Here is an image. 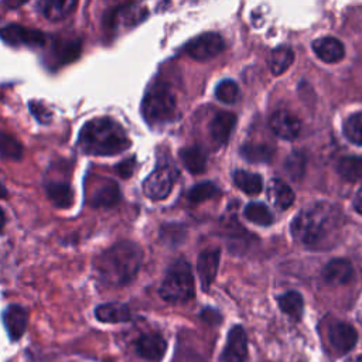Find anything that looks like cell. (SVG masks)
<instances>
[{
    "label": "cell",
    "instance_id": "obj_1",
    "mask_svg": "<svg viewBox=\"0 0 362 362\" xmlns=\"http://www.w3.org/2000/svg\"><path fill=\"white\" fill-rule=\"evenodd\" d=\"M341 214L328 202H315L303 208L291 222L293 238L310 247L322 246L339 226Z\"/></svg>",
    "mask_w": 362,
    "mask_h": 362
},
{
    "label": "cell",
    "instance_id": "obj_2",
    "mask_svg": "<svg viewBox=\"0 0 362 362\" xmlns=\"http://www.w3.org/2000/svg\"><path fill=\"white\" fill-rule=\"evenodd\" d=\"M141 259L143 252L137 243L120 240L96 257L95 270L105 284L124 286L136 277Z\"/></svg>",
    "mask_w": 362,
    "mask_h": 362
},
{
    "label": "cell",
    "instance_id": "obj_3",
    "mask_svg": "<svg viewBox=\"0 0 362 362\" xmlns=\"http://www.w3.org/2000/svg\"><path fill=\"white\" fill-rule=\"evenodd\" d=\"M81 150L92 156H113L130 146L126 130L110 117H95L86 122L78 136Z\"/></svg>",
    "mask_w": 362,
    "mask_h": 362
},
{
    "label": "cell",
    "instance_id": "obj_4",
    "mask_svg": "<svg viewBox=\"0 0 362 362\" xmlns=\"http://www.w3.org/2000/svg\"><path fill=\"white\" fill-rule=\"evenodd\" d=\"M160 296L168 303H185L194 297V277L187 260L177 259L167 270Z\"/></svg>",
    "mask_w": 362,
    "mask_h": 362
},
{
    "label": "cell",
    "instance_id": "obj_5",
    "mask_svg": "<svg viewBox=\"0 0 362 362\" xmlns=\"http://www.w3.org/2000/svg\"><path fill=\"white\" fill-rule=\"evenodd\" d=\"M175 96L171 88L163 82H154L146 92L141 102V113L144 119L153 124L170 120L175 113Z\"/></svg>",
    "mask_w": 362,
    "mask_h": 362
},
{
    "label": "cell",
    "instance_id": "obj_6",
    "mask_svg": "<svg viewBox=\"0 0 362 362\" xmlns=\"http://www.w3.org/2000/svg\"><path fill=\"white\" fill-rule=\"evenodd\" d=\"M147 14L148 10L146 7L136 3H127L110 8L105 16L103 23L110 30L129 28L143 21L147 17Z\"/></svg>",
    "mask_w": 362,
    "mask_h": 362
},
{
    "label": "cell",
    "instance_id": "obj_7",
    "mask_svg": "<svg viewBox=\"0 0 362 362\" xmlns=\"http://www.w3.org/2000/svg\"><path fill=\"white\" fill-rule=\"evenodd\" d=\"M225 48V41L223 38L216 34V33H204L199 34L198 37L189 40L185 47L184 51L197 61H206L211 59L214 57H216L218 54H221Z\"/></svg>",
    "mask_w": 362,
    "mask_h": 362
},
{
    "label": "cell",
    "instance_id": "obj_8",
    "mask_svg": "<svg viewBox=\"0 0 362 362\" xmlns=\"http://www.w3.org/2000/svg\"><path fill=\"white\" fill-rule=\"evenodd\" d=\"M175 180V171L170 165L157 167L143 182V191L150 199L158 201L168 197Z\"/></svg>",
    "mask_w": 362,
    "mask_h": 362
},
{
    "label": "cell",
    "instance_id": "obj_9",
    "mask_svg": "<svg viewBox=\"0 0 362 362\" xmlns=\"http://www.w3.org/2000/svg\"><path fill=\"white\" fill-rule=\"evenodd\" d=\"M4 42L10 45L41 47L47 42V35L40 30H31L20 24H7L0 31Z\"/></svg>",
    "mask_w": 362,
    "mask_h": 362
},
{
    "label": "cell",
    "instance_id": "obj_10",
    "mask_svg": "<svg viewBox=\"0 0 362 362\" xmlns=\"http://www.w3.org/2000/svg\"><path fill=\"white\" fill-rule=\"evenodd\" d=\"M247 356V338L246 332L240 325L230 328L226 344L222 352L225 362H245Z\"/></svg>",
    "mask_w": 362,
    "mask_h": 362
},
{
    "label": "cell",
    "instance_id": "obj_11",
    "mask_svg": "<svg viewBox=\"0 0 362 362\" xmlns=\"http://www.w3.org/2000/svg\"><path fill=\"white\" fill-rule=\"evenodd\" d=\"M270 127L277 137L284 140H293L298 136L301 123L297 116H294L288 110L280 109L272 115Z\"/></svg>",
    "mask_w": 362,
    "mask_h": 362
},
{
    "label": "cell",
    "instance_id": "obj_12",
    "mask_svg": "<svg viewBox=\"0 0 362 362\" xmlns=\"http://www.w3.org/2000/svg\"><path fill=\"white\" fill-rule=\"evenodd\" d=\"M328 338H329L332 348L338 354H346L355 346V344L358 341V334L351 324L335 322L329 327Z\"/></svg>",
    "mask_w": 362,
    "mask_h": 362
},
{
    "label": "cell",
    "instance_id": "obj_13",
    "mask_svg": "<svg viewBox=\"0 0 362 362\" xmlns=\"http://www.w3.org/2000/svg\"><path fill=\"white\" fill-rule=\"evenodd\" d=\"M219 259H221L219 249H208L199 253L198 262H197V272L204 290H208L212 281L215 280L218 266H219Z\"/></svg>",
    "mask_w": 362,
    "mask_h": 362
},
{
    "label": "cell",
    "instance_id": "obj_14",
    "mask_svg": "<svg viewBox=\"0 0 362 362\" xmlns=\"http://www.w3.org/2000/svg\"><path fill=\"white\" fill-rule=\"evenodd\" d=\"M167 344L160 334H144L136 341V352L147 361H158L164 355Z\"/></svg>",
    "mask_w": 362,
    "mask_h": 362
},
{
    "label": "cell",
    "instance_id": "obj_15",
    "mask_svg": "<svg viewBox=\"0 0 362 362\" xmlns=\"http://www.w3.org/2000/svg\"><path fill=\"white\" fill-rule=\"evenodd\" d=\"M3 322L10 339L17 341L25 331L27 311L17 304H11L3 313Z\"/></svg>",
    "mask_w": 362,
    "mask_h": 362
},
{
    "label": "cell",
    "instance_id": "obj_16",
    "mask_svg": "<svg viewBox=\"0 0 362 362\" xmlns=\"http://www.w3.org/2000/svg\"><path fill=\"white\" fill-rule=\"evenodd\" d=\"M236 123V116L232 112H218L211 124H209V133L212 140L218 144L222 146L228 143L229 136L235 127Z\"/></svg>",
    "mask_w": 362,
    "mask_h": 362
},
{
    "label": "cell",
    "instance_id": "obj_17",
    "mask_svg": "<svg viewBox=\"0 0 362 362\" xmlns=\"http://www.w3.org/2000/svg\"><path fill=\"white\" fill-rule=\"evenodd\" d=\"M313 49L321 61L328 64L338 62L345 55L342 42L334 37H322L315 40L313 42Z\"/></svg>",
    "mask_w": 362,
    "mask_h": 362
},
{
    "label": "cell",
    "instance_id": "obj_18",
    "mask_svg": "<svg viewBox=\"0 0 362 362\" xmlns=\"http://www.w3.org/2000/svg\"><path fill=\"white\" fill-rule=\"evenodd\" d=\"M354 276V267L346 259H332L322 270V277L329 284H346Z\"/></svg>",
    "mask_w": 362,
    "mask_h": 362
},
{
    "label": "cell",
    "instance_id": "obj_19",
    "mask_svg": "<svg viewBox=\"0 0 362 362\" xmlns=\"http://www.w3.org/2000/svg\"><path fill=\"white\" fill-rule=\"evenodd\" d=\"M267 197L272 201V204L281 211L290 208L291 204L294 202L293 189L280 178H273L270 181L267 187Z\"/></svg>",
    "mask_w": 362,
    "mask_h": 362
},
{
    "label": "cell",
    "instance_id": "obj_20",
    "mask_svg": "<svg viewBox=\"0 0 362 362\" xmlns=\"http://www.w3.org/2000/svg\"><path fill=\"white\" fill-rule=\"evenodd\" d=\"M95 317L100 322H107V324H119V322H126L130 320V310L127 305L120 304V303H106L100 304L95 310Z\"/></svg>",
    "mask_w": 362,
    "mask_h": 362
},
{
    "label": "cell",
    "instance_id": "obj_21",
    "mask_svg": "<svg viewBox=\"0 0 362 362\" xmlns=\"http://www.w3.org/2000/svg\"><path fill=\"white\" fill-rule=\"evenodd\" d=\"M76 6L78 3L74 0H64V1L42 0L37 3V7L41 11V14L49 21H58L68 17L75 10Z\"/></svg>",
    "mask_w": 362,
    "mask_h": 362
},
{
    "label": "cell",
    "instance_id": "obj_22",
    "mask_svg": "<svg viewBox=\"0 0 362 362\" xmlns=\"http://www.w3.org/2000/svg\"><path fill=\"white\" fill-rule=\"evenodd\" d=\"M180 158L191 174H201L206 168V156L198 146H188L180 150Z\"/></svg>",
    "mask_w": 362,
    "mask_h": 362
},
{
    "label": "cell",
    "instance_id": "obj_23",
    "mask_svg": "<svg viewBox=\"0 0 362 362\" xmlns=\"http://www.w3.org/2000/svg\"><path fill=\"white\" fill-rule=\"evenodd\" d=\"M81 54L79 40H59L52 45V57L57 64L64 65L76 59Z\"/></svg>",
    "mask_w": 362,
    "mask_h": 362
},
{
    "label": "cell",
    "instance_id": "obj_24",
    "mask_svg": "<svg viewBox=\"0 0 362 362\" xmlns=\"http://www.w3.org/2000/svg\"><path fill=\"white\" fill-rule=\"evenodd\" d=\"M120 199V191L116 182L105 181L92 195L90 204L93 206H113Z\"/></svg>",
    "mask_w": 362,
    "mask_h": 362
},
{
    "label": "cell",
    "instance_id": "obj_25",
    "mask_svg": "<svg viewBox=\"0 0 362 362\" xmlns=\"http://www.w3.org/2000/svg\"><path fill=\"white\" fill-rule=\"evenodd\" d=\"M47 195L49 201L58 208H69L74 204V192L66 182L47 184Z\"/></svg>",
    "mask_w": 362,
    "mask_h": 362
},
{
    "label": "cell",
    "instance_id": "obj_26",
    "mask_svg": "<svg viewBox=\"0 0 362 362\" xmlns=\"http://www.w3.org/2000/svg\"><path fill=\"white\" fill-rule=\"evenodd\" d=\"M293 61H294L293 49L288 48V47L281 45V47L274 48L270 52L267 64H269V68H270L272 74L280 75V74H283L284 71L288 69V66L293 64Z\"/></svg>",
    "mask_w": 362,
    "mask_h": 362
},
{
    "label": "cell",
    "instance_id": "obj_27",
    "mask_svg": "<svg viewBox=\"0 0 362 362\" xmlns=\"http://www.w3.org/2000/svg\"><path fill=\"white\" fill-rule=\"evenodd\" d=\"M279 307L280 310L287 314L288 317H291L293 320H300L303 315V310H304V301L303 297L298 291L290 290L284 294H281L277 298Z\"/></svg>",
    "mask_w": 362,
    "mask_h": 362
},
{
    "label": "cell",
    "instance_id": "obj_28",
    "mask_svg": "<svg viewBox=\"0 0 362 362\" xmlns=\"http://www.w3.org/2000/svg\"><path fill=\"white\" fill-rule=\"evenodd\" d=\"M235 185L247 195H256L263 188V180L259 174L249 173L245 170H236L233 173Z\"/></svg>",
    "mask_w": 362,
    "mask_h": 362
},
{
    "label": "cell",
    "instance_id": "obj_29",
    "mask_svg": "<svg viewBox=\"0 0 362 362\" xmlns=\"http://www.w3.org/2000/svg\"><path fill=\"white\" fill-rule=\"evenodd\" d=\"M240 156L249 163H267L273 156V147L264 143H245Z\"/></svg>",
    "mask_w": 362,
    "mask_h": 362
},
{
    "label": "cell",
    "instance_id": "obj_30",
    "mask_svg": "<svg viewBox=\"0 0 362 362\" xmlns=\"http://www.w3.org/2000/svg\"><path fill=\"white\" fill-rule=\"evenodd\" d=\"M337 170L345 181L362 180V157H344L338 161Z\"/></svg>",
    "mask_w": 362,
    "mask_h": 362
},
{
    "label": "cell",
    "instance_id": "obj_31",
    "mask_svg": "<svg viewBox=\"0 0 362 362\" xmlns=\"http://www.w3.org/2000/svg\"><path fill=\"white\" fill-rule=\"evenodd\" d=\"M243 215L247 221H250L253 223H257V225H262V226H269L274 221L273 214L270 212V209L262 202H249L245 206Z\"/></svg>",
    "mask_w": 362,
    "mask_h": 362
},
{
    "label": "cell",
    "instance_id": "obj_32",
    "mask_svg": "<svg viewBox=\"0 0 362 362\" xmlns=\"http://www.w3.org/2000/svg\"><path fill=\"white\" fill-rule=\"evenodd\" d=\"M305 164H307L305 156L301 151H293L287 157V160L284 163V168H286L287 175L293 181H300L305 173Z\"/></svg>",
    "mask_w": 362,
    "mask_h": 362
},
{
    "label": "cell",
    "instance_id": "obj_33",
    "mask_svg": "<svg viewBox=\"0 0 362 362\" xmlns=\"http://www.w3.org/2000/svg\"><path fill=\"white\" fill-rule=\"evenodd\" d=\"M219 189L218 187L211 182V181H206V182H201V184H197L194 185L189 191H188V201L192 202V204H199V202H204V201H208L211 198H214L215 195H218Z\"/></svg>",
    "mask_w": 362,
    "mask_h": 362
},
{
    "label": "cell",
    "instance_id": "obj_34",
    "mask_svg": "<svg viewBox=\"0 0 362 362\" xmlns=\"http://www.w3.org/2000/svg\"><path fill=\"white\" fill-rule=\"evenodd\" d=\"M344 133L349 141L362 146V112L354 113L345 120Z\"/></svg>",
    "mask_w": 362,
    "mask_h": 362
},
{
    "label": "cell",
    "instance_id": "obj_35",
    "mask_svg": "<svg viewBox=\"0 0 362 362\" xmlns=\"http://www.w3.org/2000/svg\"><path fill=\"white\" fill-rule=\"evenodd\" d=\"M215 96L218 100L223 103H233L239 98V88L238 83L232 79L221 81L215 88Z\"/></svg>",
    "mask_w": 362,
    "mask_h": 362
},
{
    "label": "cell",
    "instance_id": "obj_36",
    "mask_svg": "<svg viewBox=\"0 0 362 362\" xmlns=\"http://www.w3.org/2000/svg\"><path fill=\"white\" fill-rule=\"evenodd\" d=\"M23 156V146L10 134H1V157L6 160H20Z\"/></svg>",
    "mask_w": 362,
    "mask_h": 362
},
{
    "label": "cell",
    "instance_id": "obj_37",
    "mask_svg": "<svg viewBox=\"0 0 362 362\" xmlns=\"http://www.w3.org/2000/svg\"><path fill=\"white\" fill-rule=\"evenodd\" d=\"M30 110H31V113L35 116V119L38 120V122H41V123H48L49 120H51V112L44 106V105H41V103H38V102H30Z\"/></svg>",
    "mask_w": 362,
    "mask_h": 362
},
{
    "label": "cell",
    "instance_id": "obj_38",
    "mask_svg": "<svg viewBox=\"0 0 362 362\" xmlns=\"http://www.w3.org/2000/svg\"><path fill=\"white\" fill-rule=\"evenodd\" d=\"M134 165H136V158H134V157H129V158L120 161L119 164H116L115 171H116L122 178H129V177L133 174Z\"/></svg>",
    "mask_w": 362,
    "mask_h": 362
},
{
    "label": "cell",
    "instance_id": "obj_39",
    "mask_svg": "<svg viewBox=\"0 0 362 362\" xmlns=\"http://www.w3.org/2000/svg\"><path fill=\"white\" fill-rule=\"evenodd\" d=\"M354 205H355V209L362 215V187H361V188H359V191L356 192V197H355Z\"/></svg>",
    "mask_w": 362,
    "mask_h": 362
},
{
    "label": "cell",
    "instance_id": "obj_40",
    "mask_svg": "<svg viewBox=\"0 0 362 362\" xmlns=\"http://www.w3.org/2000/svg\"><path fill=\"white\" fill-rule=\"evenodd\" d=\"M348 362H362V355H359V356H355V358L349 359Z\"/></svg>",
    "mask_w": 362,
    "mask_h": 362
}]
</instances>
